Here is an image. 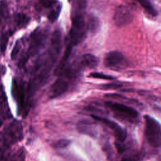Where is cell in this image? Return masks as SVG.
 Listing matches in <instances>:
<instances>
[{"instance_id": "cell-5", "label": "cell", "mask_w": 161, "mask_h": 161, "mask_svg": "<svg viewBox=\"0 0 161 161\" xmlns=\"http://www.w3.org/2000/svg\"><path fill=\"white\" fill-rule=\"evenodd\" d=\"M23 138V126L21 122L17 120H14L8 124L1 133V140L6 147H9L20 142Z\"/></svg>"}, {"instance_id": "cell-2", "label": "cell", "mask_w": 161, "mask_h": 161, "mask_svg": "<svg viewBox=\"0 0 161 161\" xmlns=\"http://www.w3.org/2000/svg\"><path fill=\"white\" fill-rule=\"evenodd\" d=\"M12 94L16 100L19 114L26 115L29 110L30 94L28 90V85L19 79H14L12 84Z\"/></svg>"}, {"instance_id": "cell-1", "label": "cell", "mask_w": 161, "mask_h": 161, "mask_svg": "<svg viewBox=\"0 0 161 161\" xmlns=\"http://www.w3.org/2000/svg\"><path fill=\"white\" fill-rule=\"evenodd\" d=\"M48 36V30L43 28H36L30 35V42L26 53L22 56L18 62V66L21 67L25 65L28 60L36 55L44 46Z\"/></svg>"}, {"instance_id": "cell-17", "label": "cell", "mask_w": 161, "mask_h": 161, "mask_svg": "<svg viewBox=\"0 0 161 161\" xmlns=\"http://www.w3.org/2000/svg\"><path fill=\"white\" fill-rule=\"evenodd\" d=\"M30 18L23 13H18L14 17V21L19 28L25 26L29 22Z\"/></svg>"}, {"instance_id": "cell-13", "label": "cell", "mask_w": 161, "mask_h": 161, "mask_svg": "<svg viewBox=\"0 0 161 161\" xmlns=\"http://www.w3.org/2000/svg\"><path fill=\"white\" fill-rule=\"evenodd\" d=\"M87 7V1L86 0H74L72 8L71 16L84 14V10Z\"/></svg>"}, {"instance_id": "cell-7", "label": "cell", "mask_w": 161, "mask_h": 161, "mask_svg": "<svg viewBox=\"0 0 161 161\" xmlns=\"http://www.w3.org/2000/svg\"><path fill=\"white\" fill-rule=\"evenodd\" d=\"M103 63L105 67L116 71L125 69L128 65L125 56L121 52L116 50L111 51L106 53Z\"/></svg>"}, {"instance_id": "cell-25", "label": "cell", "mask_w": 161, "mask_h": 161, "mask_svg": "<svg viewBox=\"0 0 161 161\" xmlns=\"http://www.w3.org/2000/svg\"><path fill=\"white\" fill-rule=\"evenodd\" d=\"M4 92H3V87H2V85L0 83V104L1 103L2 101H3V99H4Z\"/></svg>"}, {"instance_id": "cell-19", "label": "cell", "mask_w": 161, "mask_h": 161, "mask_svg": "<svg viewBox=\"0 0 161 161\" xmlns=\"http://www.w3.org/2000/svg\"><path fill=\"white\" fill-rule=\"evenodd\" d=\"M89 76L95 79H104V80H113L115 79V77L112 75L105 74L101 72H96L91 73Z\"/></svg>"}, {"instance_id": "cell-11", "label": "cell", "mask_w": 161, "mask_h": 161, "mask_svg": "<svg viewBox=\"0 0 161 161\" xmlns=\"http://www.w3.org/2000/svg\"><path fill=\"white\" fill-rule=\"evenodd\" d=\"M77 128L80 133L91 136H94L97 133L95 124L89 121L84 120L79 121L77 125Z\"/></svg>"}, {"instance_id": "cell-8", "label": "cell", "mask_w": 161, "mask_h": 161, "mask_svg": "<svg viewBox=\"0 0 161 161\" xmlns=\"http://www.w3.org/2000/svg\"><path fill=\"white\" fill-rule=\"evenodd\" d=\"M134 18V14L131 9L126 5L118 6L113 14V21L119 27L125 26L130 24Z\"/></svg>"}, {"instance_id": "cell-10", "label": "cell", "mask_w": 161, "mask_h": 161, "mask_svg": "<svg viewBox=\"0 0 161 161\" xmlns=\"http://www.w3.org/2000/svg\"><path fill=\"white\" fill-rule=\"evenodd\" d=\"M69 88L68 82L63 78L57 79L51 86L49 91V97L53 99L64 93Z\"/></svg>"}, {"instance_id": "cell-3", "label": "cell", "mask_w": 161, "mask_h": 161, "mask_svg": "<svg viewBox=\"0 0 161 161\" xmlns=\"http://www.w3.org/2000/svg\"><path fill=\"white\" fill-rule=\"evenodd\" d=\"M71 18L72 25L69 35V43L73 47L85 39L88 28L84 14L72 16Z\"/></svg>"}, {"instance_id": "cell-18", "label": "cell", "mask_w": 161, "mask_h": 161, "mask_svg": "<svg viewBox=\"0 0 161 161\" xmlns=\"http://www.w3.org/2000/svg\"><path fill=\"white\" fill-rule=\"evenodd\" d=\"M11 35V32H9V31L3 33L1 35V36L0 38V49L1 52L3 53H4L6 49L9 38Z\"/></svg>"}, {"instance_id": "cell-6", "label": "cell", "mask_w": 161, "mask_h": 161, "mask_svg": "<svg viewBox=\"0 0 161 161\" xmlns=\"http://www.w3.org/2000/svg\"><path fill=\"white\" fill-rule=\"evenodd\" d=\"M105 105L109 108L114 115L121 119L135 122L138 118V112L134 108L117 102L106 101Z\"/></svg>"}, {"instance_id": "cell-20", "label": "cell", "mask_w": 161, "mask_h": 161, "mask_svg": "<svg viewBox=\"0 0 161 161\" xmlns=\"http://www.w3.org/2000/svg\"><path fill=\"white\" fill-rule=\"evenodd\" d=\"M87 25L88 29H91V30H92V31H95L99 26L98 19H97L96 17H92V16L91 17L90 16L88 19Z\"/></svg>"}, {"instance_id": "cell-16", "label": "cell", "mask_w": 161, "mask_h": 161, "mask_svg": "<svg viewBox=\"0 0 161 161\" xmlns=\"http://www.w3.org/2000/svg\"><path fill=\"white\" fill-rule=\"evenodd\" d=\"M139 4L143 7L145 11L149 14L152 16H157V9L153 6L152 3L148 0H136Z\"/></svg>"}, {"instance_id": "cell-12", "label": "cell", "mask_w": 161, "mask_h": 161, "mask_svg": "<svg viewBox=\"0 0 161 161\" xmlns=\"http://www.w3.org/2000/svg\"><path fill=\"white\" fill-rule=\"evenodd\" d=\"M81 64L86 67L93 69L97 66L99 64V59L94 55L86 53L82 55Z\"/></svg>"}, {"instance_id": "cell-15", "label": "cell", "mask_w": 161, "mask_h": 161, "mask_svg": "<svg viewBox=\"0 0 161 161\" xmlns=\"http://www.w3.org/2000/svg\"><path fill=\"white\" fill-rule=\"evenodd\" d=\"M50 8H51V10L48 13L47 18L50 22L53 23L57 19V18L59 16V14L61 11V5L59 3H57Z\"/></svg>"}, {"instance_id": "cell-24", "label": "cell", "mask_w": 161, "mask_h": 161, "mask_svg": "<svg viewBox=\"0 0 161 161\" xmlns=\"http://www.w3.org/2000/svg\"><path fill=\"white\" fill-rule=\"evenodd\" d=\"M39 3L45 8H51L57 3V0H39Z\"/></svg>"}, {"instance_id": "cell-9", "label": "cell", "mask_w": 161, "mask_h": 161, "mask_svg": "<svg viewBox=\"0 0 161 161\" xmlns=\"http://www.w3.org/2000/svg\"><path fill=\"white\" fill-rule=\"evenodd\" d=\"M91 117L94 119L102 123L106 126L109 128L113 131V135L116 138V142H125L127 136L126 131L125 129H123L121 126H119L118 123H116L114 121L110 120L108 118H103L96 114H91Z\"/></svg>"}, {"instance_id": "cell-21", "label": "cell", "mask_w": 161, "mask_h": 161, "mask_svg": "<svg viewBox=\"0 0 161 161\" xmlns=\"http://www.w3.org/2000/svg\"><path fill=\"white\" fill-rule=\"evenodd\" d=\"M71 141L68 139L58 140L53 143V147L56 148H63L68 147L70 144Z\"/></svg>"}, {"instance_id": "cell-14", "label": "cell", "mask_w": 161, "mask_h": 161, "mask_svg": "<svg viewBox=\"0 0 161 161\" xmlns=\"http://www.w3.org/2000/svg\"><path fill=\"white\" fill-rule=\"evenodd\" d=\"M143 158V154L137 150H130L121 158V161H140Z\"/></svg>"}, {"instance_id": "cell-23", "label": "cell", "mask_w": 161, "mask_h": 161, "mask_svg": "<svg viewBox=\"0 0 161 161\" xmlns=\"http://www.w3.org/2000/svg\"><path fill=\"white\" fill-rule=\"evenodd\" d=\"M20 48H21V45H20V42L19 41H17L12 50V52H11V58L12 60H14L16 57H17V55L18 53V52H19V50H20Z\"/></svg>"}, {"instance_id": "cell-4", "label": "cell", "mask_w": 161, "mask_h": 161, "mask_svg": "<svg viewBox=\"0 0 161 161\" xmlns=\"http://www.w3.org/2000/svg\"><path fill=\"white\" fill-rule=\"evenodd\" d=\"M145 135L147 142L153 148H158L161 143L160 125L149 115L144 116Z\"/></svg>"}, {"instance_id": "cell-22", "label": "cell", "mask_w": 161, "mask_h": 161, "mask_svg": "<svg viewBox=\"0 0 161 161\" xmlns=\"http://www.w3.org/2000/svg\"><path fill=\"white\" fill-rule=\"evenodd\" d=\"M121 84L118 83H109L106 84H103L100 86L101 89L109 90V89H116L121 87Z\"/></svg>"}]
</instances>
